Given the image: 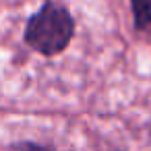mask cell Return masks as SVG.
Returning a JSON list of instances; mask_svg holds the SVG:
<instances>
[{
	"label": "cell",
	"mask_w": 151,
	"mask_h": 151,
	"mask_svg": "<svg viewBox=\"0 0 151 151\" xmlns=\"http://www.w3.org/2000/svg\"><path fill=\"white\" fill-rule=\"evenodd\" d=\"M73 31H75V23L68 11L60 4L50 2L29 19L25 29V42L40 54L52 56L68 46Z\"/></svg>",
	"instance_id": "1"
},
{
	"label": "cell",
	"mask_w": 151,
	"mask_h": 151,
	"mask_svg": "<svg viewBox=\"0 0 151 151\" xmlns=\"http://www.w3.org/2000/svg\"><path fill=\"white\" fill-rule=\"evenodd\" d=\"M134 27L139 31H151V0H130Z\"/></svg>",
	"instance_id": "2"
},
{
	"label": "cell",
	"mask_w": 151,
	"mask_h": 151,
	"mask_svg": "<svg viewBox=\"0 0 151 151\" xmlns=\"http://www.w3.org/2000/svg\"><path fill=\"white\" fill-rule=\"evenodd\" d=\"M11 151H54V149L44 147V145H37V143H19V145H15Z\"/></svg>",
	"instance_id": "3"
}]
</instances>
